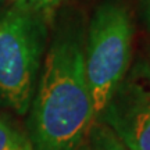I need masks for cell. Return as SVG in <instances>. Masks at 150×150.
<instances>
[{
  "mask_svg": "<svg viewBox=\"0 0 150 150\" xmlns=\"http://www.w3.org/2000/svg\"><path fill=\"white\" fill-rule=\"evenodd\" d=\"M61 0H13V3L18 6L27 7L29 10L39 11V13H45L47 14L49 11H52L59 4Z\"/></svg>",
  "mask_w": 150,
  "mask_h": 150,
  "instance_id": "obj_7",
  "label": "cell"
},
{
  "mask_svg": "<svg viewBox=\"0 0 150 150\" xmlns=\"http://www.w3.org/2000/svg\"><path fill=\"white\" fill-rule=\"evenodd\" d=\"M132 35V21L122 4L106 1L95 10L85 33L83 60L96 120L129 70Z\"/></svg>",
  "mask_w": 150,
  "mask_h": 150,
  "instance_id": "obj_3",
  "label": "cell"
},
{
  "mask_svg": "<svg viewBox=\"0 0 150 150\" xmlns=\"http://www.w3.org/2000/svg\"><path fill=\"white\" fill-rule=\"evenodd\" d=\"M97 120L129 150H150V64L127 71Z\"/></svg>",
  "mask_w": 150,
  "mask_h": 150,
  "instance_id": "obj_4",
  "label": "cell"
},
{
  "mask_svg": "<svg viewBox=\"0 0 150 150\" xmlns=\"http://www.w3.org/2000/svg\"><path fill=\"white\" fill-rule=\"evenodd\" d=\"M146 18L150 25V0H146Z\"/></svg>",
  "mask_w": 150,
  "mask_h": 150,
  "instance_id": "obj_8",
  "label": "cell"
},
{
  "mask_svg": "<svg viewBox=\"0 0 150 150\" xmlns=\"http://www.w3.org/2000/svg\"><path fill=\"white\" fill-rule=\"evenodd\" d=\"M76 150H129L102 121H93Z\"/></svg>",
  "mask_w": 150,
  "mask_h": 150,
  "instance_id": "obj_5",
  "label": "cell"
},
{
  "mask_svg": "<svg viewBox=\"0 0 150 150\" xmlns=\"http://www.w3.org/2000/svg\"><path fill=\"white\" fill-rule=\"evenodd\" d=\"M85 32L78 20H63L45 54L31 103L32 150H76L95 118L83 60Z\"/></svg>",
  "mask_w": 150,
  "mask_h": 150,
  "instance_id": "obj_1",
  "label": "cell"
},
{
  "mask_svg": "<svg viewBox=\"0 0 150 150\" xmlns=\"http://www.w3.org/2000/svg\"><path fill=\"white\" fill-rule=\"evenodd\" d=\"M1 1H3V0H0V3H1Z\"/></svg>",
  "mask_w": 150,
  "mask_h": 150,
  "instance_id": "obj_9",
  "label": "cell"
},
{
  "mask_svg": "<svg viewBox=\"0 0 150 150\" xmlns=\"http://www.w3.org/2000/svg\"><path fill=\"white\" fill-rule=\"evenodd\" d=\"M46 20L16 3L0 13V100L21 115L31 107L46 54Z\"/></svg>",
  "mask_w": 150,
  "mask_h": 150,
  "instance_id": "obj_2",
  "label": "cell"
},
{
  "mask_svg": "<svg viewBox=\"0 0 150 150\" xmlns=\"http://www.w3.org/2000/svg\"><path fill=\"white\" fill-rule=\"evenodd\" d=\"M0 150H32L27 136L0 118Z\"/></svg>",
  "mask_w": 150,
  "mask_h": 150,
  "instance_id": "obj_6",
  "label": "cell"
}]
</instances>
